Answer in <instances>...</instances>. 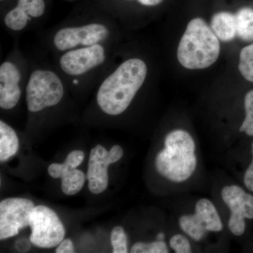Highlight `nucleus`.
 Listing matches in <instances>:
<instances>
[{
	"label": "nucleus",
	"instance_id": "2eb2a0df",
	"mask_svg": "<svg viewBox=\"0 0 253 253\" xmlns=\"http://www.w3.org/2000/svg\"><path fill=\"white\" fill-rule=\"evenodd\" d=\"M19 149V139L12 126L4 121H0V161H7L14 156Z\"/></svg>",
	"mask_w": 253,
	"mask_h": 253
},
{
	"label": "nucleus",
	"instance_id": "412c9836",
	"mask_svg": "<svg viewBox=\"0 0 253 253\" xmlns=\"http://www.w3.org/2000/svg\"><path fill=\"white\" fill-rule=\"evenodd\" d=\"M171 249L176 253H189L191 251V244L185 236L182 234H175L169 241Z\"/></svg>",
	"mask_w": 253,
	"mask_h": 253
},
{
	"label": "nucleus",
	"instance_id": "f257e3e1",
	"mask_svg": "<svg viewBox=\"0 0 253 253\" xmlns=\"http://www.w3.org/2000/svg\"><path fill=\"white\" fill-rule=\"evenodd\" d=\"M120 24L104 10L77 13L44 32L43 52L52 56L70 50L121 41Z\"/></svg>",
	"mask_w": 253,
	"mask_h": 253
},
{
	"label": "nucleus",
	"instance_id": "0eeeda50",
	"mask_svg": "<svg viewBox=\"0 0 253 253\" xmlns=\"http://www.w3.org/2000/svg\"><path fill=\"white\" fill-rule=\"evenodd\" d=\"M47 13L46 0H16L4 11L1 23L11 36H19L41 26Z\"/></svg>",
	"mask_w": 253,
	"mask_h": 253
},
{
	"label": "nucleus",
	"instance_id": "c85d7f7f",
	"mask_svg": "<svg viewBox=\"0 0 253 253\" xmlns=\"http://www.w3.org/2000/svg\"><path fill=\"white\" fill-rule=\"evenodd\" d=\"M69 1H72V0H69Z\"/></svg>",
	"mask_w": 253,
	"mask_h": 253
},
{
	"label": "nucleus",
	"instance_id": "f3484780",
	"mask_svg": "<svg viewBox=\"0 0 253 253\" xmlns=\"http://www.w3.org/2000/svg\"><path fill=\"white\" fill-rule=\"evenodd\" d=\"M239 70L246 81L253 83V42L241 49Z\"/></svg>",
	"mask_w": 253,
	"mask_h": 253
},
{
	"label": "nucleus",
	"instance_id": "b1692460",
	"mask_svg": "<svg viewBox=\"0 0 253 253\" xmlns=\"http://www.w3.org/2000/svg\"><path fill=\"white\" fill-rule=\"evenodd\" d=\"M244 181L246 187L249 191L253 192V141L252 143V161L245 172Z\"/></svg>",
	"mask_w": 253,
	"mask_h": 253
},
{
	"label": "nucleus",
	"instance_id": "bb28decb",
	"mask_svg": "<svg viewBox=\"0 0 253 253\" xmlns=\"http://www.w3.org/2000/svg\"><path fill=\"white\" fill-rule=\"evenodd\" d=\"M165 237L166 236H165L164 233L161 232L156 236V239H157L158 241H164Z\"/></svg>",
	"mask_w": 253,
	"mask_h": 253
},
{
	"label": "nucleus",
	"instance_id": "4be33fe9",
	"mask_svg": "<svg viewBox=\"0 0 253 253\" xmlns=\"http://www.w3.org/2000/svg\"><path fill=\"white\" fill-rule=\"evenodd\" d=\"M84 154L81 150H74L68 154L65 160V164L72 168H77L84 161Z\"/></svg>",
	"mask_w": 253,
	"mask_h": 253
},
{
	"label": "nucleus",
	"instance_id": "20e7f679",
	"mask_svg": "<svg viewBox=\"0 0 253 253\" xmlns=\"http://www.w3.org/2000/svg\"><path fill=\"white\" fill-rule=\"evenodd\" d=\"M220 42L202 18L191 19L178 44L176 56L183 67L202 70L211 67L220 54Z\"/></svg>",
	"mask_w": 253,
	"mask_h": 253
},
{
	"label": "nucleus",
	"instance_id": "5701e85b",
	"mask_svg": "<svg viewBox=\"0 0 253 253\" xmlns=\"http://www.w3.org/2000/svg\"><path fill=\"white\" fill-rule=\"evenodd\" d=\"M124 2L135 3L145 9H153L161 6L165 0H120Z\"/></svg>",
	"mask_w": 253,
	"mask_h": 253
},
{
	"label": "nucleus",
	"instance_id": "7ed1b4c3",
	"mask_svg": "<svg viewBox=\"0 0 253 253\" xmlns=\"http://www.w3.org/2000/svg\"><path fill=\"white\" fill-rule=\"evenodd\" d=\"M120 52V42H113L70 50L50 60L71 92H84L96 88Z\"/></svg>",
	"mask_w": 253,
	"mask_h": 253
},
{
	"label": "nucleus",
	"instance_id": "ddd939ff",
	"mask_svg": "<svg viewBox=\"0 0 253 253\" xmlns=\"http://www.w3.org/2000/svg\"><path fill=\"white\" fill-rule=\"evenodd\" d=\"M48 174L54 179H61L63 194L73 196L81 191L86 176L83 171L72 168L63 163H53L48 168Z\"/></svg>",
	"mask_w": 253,
	"mask_h": 253
},
{
	"label": "nucleus",
	"instance_id": "9b49d317",
	"mask_svg": "<svg viewBox=\"0 0 253 253\" xmlns=\"http://www.w3.org/2000/svg\"><path fill=\"white\" fill-rule=\"evenodd\" d=\"M221 199L230 210L228 227L234 235L240 236L246 231V219H253V196L241 186L228 185L221 191Z\"/></svg>",
	"mask_w": 253,
	"mask_h": 253
},
{
	"label": "nucleus",
	"instance_id": "a878e982",
	"mask_svg": "<svg viewBox=\"0 0 253 253\" xmlns=\"http://www.w3.org/2000/svg\"><path fill=\"white\" fill-rule=\"evenodd\" d=\"M110 156L112 159L113 163H117L122 158L123 156V149L119 145H115L109 151Z\"/></svg>",
	"mask_w": 253,
	"mask_h": 253
},
{
	"label": "nucleus",
	"instance_id": "dca6fc26",
	"mask_svg": "<svg viewBox=\"0 0 253 253\" xmlns=\"http://www.w3.org/2000/svg\"><path fill=\"white\" fill-rule=\"evenodd\" d=\"M237 36L245 42L253 41V9H240L236 14Z\"/></svg>",
	"mask_w": 253,
	"mask_h": 253
},
{
	"label": "nucleus",
	"instance_id": "cd10ccee",
	"mask_svg": "<svg viewBox=\"0 0 253 253\" xmlns=\"http://www.w3.org/2000/svg\"><path fill=\"white\" fill-rule=\"evenodd\" d=\"M4 1V0H1V1Z\"/></svg>",
	"mask_w": 253,
	"mask_h": 253
},
{
	"label": "nucleus",
	"instance_id": "6ab92c4d",
	"mask_svg": "<svg viewBox=\"0 0 253 253\" xmlns=\"http://www.w3.org/2000/svg\"><path fill=\"white\" fill-rule=\"evenodd\" d=\"M131 253H168L167 244L164 241H156L154 242H137L133 245Z\"/></svg>",
	"mask_w": 253,
	"mask_h": 253
},
{
	"label": "nucleus",
	"instance_id": "aec40b11",
	"mask_svg": "<svg viewBox=\"0 0 253 253\" xmlns=\"http://www.w3.org/2000/svg\"><path fill=\"white\" fill-rule=\"evenodd\" d=\"M111 243L113 253H128L127 237L122 226L113 228L111 233Z\"/></svg>",
	"mask_w": 253,
	"mask_h": 253
},
{
	"label": "nucleus",
	"instance_id": "39448f33",
	"mask_svg": "<svg viewBox=\"0 0 253 253\" xmlns=\"http://www.w3.org/2000/svg\"><path fill=\"white\" fill-rule=\"evenodd\" d=\"M164 142V149L158 153L155 161L158 174L172 182L188 180L197 167L192 136L184 129H174L168 133Z\"/></svg>",
	"mask_w": 253,
	"mask_h": 253
},
{
	"label": "nucleus",
	"instance_id": "1a4fd4ad",
	"mask_svg": "<svg viewBox=\"0 0 253 253\" xmlns=\"http://www.w3.org/2000/svg\"><path fill=\"white\" fill-rule=\"evenodd\" d=\"M179 224L181 230L196 241L204 239L208 233L219 232L223 229L217 209L208 199L198 201L194 214L181 216Z\"/></svg>",
	"mask_w": 253,
	"mask_h": 253
},
{
	"label": "nucleus",
	"instance_id": "f03ea898",
	"mask_svg": "<svg viewBox=\"0 0 253 253\" xmlns=\"http://www.w3.org/2000/svg\"><path fill=\"white\" fill-rule=\"evenodd\" d=\"M119 55L112 68L101 80L95 89V104L98 110L109 117L126 112L144 87L149 76L147 61L139 56Z\"/></svg>",
	"mask_w": 253,
	"mask_h": 253
},
{
	"label": "nucleus",
	"instance_id": "423d86ee",
	"mask_svg": "<svg viewBox=\"0 0 253 253\" xmlns=\"http://www.w3.org/2000/svg\"><path fill=\"white\" fill-rule=\"evenodd\" d=\"M33 59L23 52L18 43L0 65V108L14 109L26 94Z\"/></svg>",
	"mask_w": 253,
	"mask_h": 253
},
{
	"label": "nucleus",
	"instance_id": "393cba45",
	"mask_svg": "<svg viewBox=\"0 0 253 253\" xmlns=\"http://www.w3.org/2000/svg\"><path fill=\"white\" fill-rule=\"evenodd\" d=\"M55 253H75L74 245L71 239H63L61 244L58 246Z\"/></svg>",
	"mask_w": 253,
	"mask_h": 253
},
{
	"label": "nucleus",
	"instance_id": "f8f14e48",
	"mask_svg": "<svg viewBox=\"0 0 253 253\" xmlns=\"http://www.w3.org/2000/svg\"><path fill=\"white\" fill-rule=\"evenodd\" d=\"M113 163L109 151L98 144L91 150L88 163L86 179L88 188L93 194L104 192L109 185L108 168Z\"/></svg>",
	"mask_w": 253,
	"mask_h": 253
},
{
	"label": "nucleus",
	"instance_id": "9d476101",
	"mask_svg": "<svg viewBox=\"0 0 253 253\" xmlns=\"http://www.w3.org/2000/svg\"><path fill=\"white\" fill-rule=\"evenodd\" d=\"M31 200L9 198L0 203V239L14 237L30 224L31 214L34 209Z\"/></svg>",
	"mask_w": 253,
	"mask_h": 253
},
{
	"label": "nucleus",
	"instance_id": "6e6552de",
	"mask_svg": "<svg viewBox=\"0 0 253 253\" xmlns=\"http://www.w3.org/2000/svg\"><path fill=\"white\" fill-rule=\"evenodd\" d=\"M31 244L41 249H52L64 239L66 230L53 210L44 206L35 207L31 214Z\"/></svg>",
	"mask_w": 253,
	"mask_h": 253
},
{
	"label": "nucleus",
	"instance_id": "4468645a",
	"mask_svg": "<svg viewBox=\"0 0 253 253\" xmlns=\"http://www.w3.org/2000/svg\"><path fill=\"white\" fill-rule=\"evenodd\" d=\"M211 27L219 41L229 42L237 36L236 14L222 11L213 15Z\"/></svg>",
	"mask_w": 253,
	"mask_h": 253
},
{
	"label": "nucleus",
	"instance_id": "a211bd4d",
	"mask_svg": "<svg viewBox=\"0 0 253 253\" xmlns=\"http://www.w3.org/2000/svg\"><path fill=\"white\" fill-rule=\"evenodd\" d=\"M246 117L240 126L239 131L249 136H253V89L246 94L244 99Z\"/></svg>",
	"mask_w": 253,
	"mask_h": 253
}]
</instances>
